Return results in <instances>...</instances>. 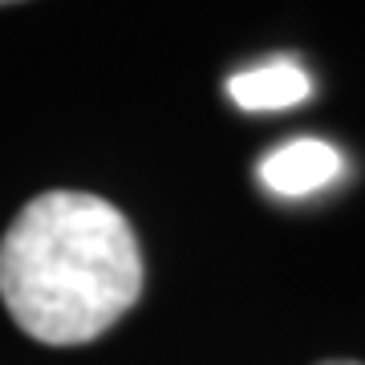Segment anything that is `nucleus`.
<instances>
[{
	"instance_id": "obj_1",
	"label": "nucleus",
	"mask_w": 365,
	"mask_h": 365,
	"mask_svg": "<svg viewBox=\"0 0 365 365\" xmlns=\"http://www.w3.org/2000/svg\"><path fill=\"white\" fill-rule=\"evenodd\" d=\"M143 292L126 215L86 191H45L0 240V300L29 337L86 345Z\"/></svg>"
},
{
	"instance_id": "obj_2",
	"label": "nucleus",
	"mask_w": 365,
	"mask_h": 365,
	"mask_svg": "<svg viewBox=\"0 0 365 365\" xmlns=\"http://www.w3.org/2000/svg\"><path fill=\"white\" fill-rule=\"evenodd\" d=\"M260 182L280 199H304L329 187L345 170L337 146L321 143V138H292V143L276 146L272 155L260 158Z\"/></svg>"
},
{
	"instance_id": "obj_3",
	"label": "nucleus",
	"mask_w": 365,
	"mask_h": 365,
	"mask_svg": "<svg viewBox=\"0 0 365 365\" xmlns=\"http://www.w3.org/2000/svg\"><path fill=\"white\" fill-rule=\"evenodd\" d=\"M227 93L240 110L264 114V110H288L300 106L313 93V78L292 61V57H272L264 66H252L227 81Z\"/></svg>"
},
{
	"instance_id": "obj_4",
	"label": "nucleus",
	"mask_w": 365,
	"mask_h": 365,
	"mask_svg": "<svg viewBox=\"0 0 365 365\" xmlns=\"http://www.w3.org/2000/svg\"><path fill=\"white\" fill-rule=\"evenodd\" d=\"M321 365H361V361H321Z\"/></svg>"
}]
</instances>
